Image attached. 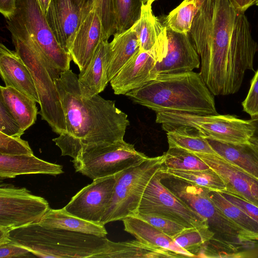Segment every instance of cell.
<instances>
[{"mask_svg": "<svg viewBox=\"0 0 258 258\" xmlns=\"http://www.w3.org/2000/svg\"><path fill=\"white\" fill-rule=\"evenodd\" d=\"M201 61L200 72L215 96L237 92L247 70L254 71L258 45L244 12H237L231 0H214L211 29L189 37Z\"/></svg>", "mask_w": 258, "mask_h": 258, "instance_id": "cell-1", "label": "cell"}, {"mask_svg": "<svg viewBox=\"0 0 258 258\" xmlns=\"http://www.w3.org/2000/svg\"><path fill=\"white\" fill-rule=\"evenodd\" d=\"M55 83L66 130L52 141L60 149L61 156L74 159L87 150L123 140L130 121L114 101L99 94L84 97L78 76L70 69L62 72Z\"/></svg>", "mask_w": 258, "mask_h": 258, "instance_id": "cell-2", "label": "cell"}, {"mask_svg": "<svg viewBox=\"0 0 258 258\" xmlns=\"http://www.w3.org/2000/svg\"><path fill=\"white\" fill-rule=\"evenodd\" d=\"M125 95L134 103L156 113L179 111L200 115L218 114L214 95L200 73L194 71L158 75Z\"/></svg>", "mask_w": 258, "mask_h": 258, "instance_id": "cell-3", "label": "cell"}, {"mask_svg": "<svg viewBox=\"0 0 258 258\" xmlns=\"http://www.w3.org/2000/svg\"><path fill=\"white\" fill-rule=\"evenodd\" d=\"M10 238L37 257L55 258H97L104 251L107 239L39 224L12 230Z\"/></svg>", "mask_w": 258, "mask_h": 258, "instance_id": "cell-4", "label": "cell"}, {"mask_svg": "<svg viewBox=\"0 0 258 258\" xmlns=\"http://www.w3.org/2000/svg\"><path fill=\"white\" fill-rule=\"evenodd\" d=\"M163 183L207 221L214 233L213 241L229 249L238 251L258 238L242 230L229 219L211 200L210 189L165 172Z\"/></svg>", "mask_w": 258, "mask_h": 258, "instance_id": "cell-5", "label": "cell"}, {"mask_svg": "<svg viewBox=\"0 0 258 258\" xmlns=\"http://www.w3.org/2000/svg\"><path fill=\"white\" fill-rule=\"evenodd\" d=\"M15 51L28 67L39 99L41 119L58 135L66 130L65 117L55 81L61 72L54 67L29 38L11 34Z\"/></svg>", "mask_w": 258, "mask_h": 258, "instance_id": "cell-6", "label": "cell"}, {"mask_svg": "<svg viewBox=\"0 0 258 258\" xmlns=\"http://www.w3.org/2000/svg\"><path fill=\"white\" fill-rule=\"evenodd\" d=\"M156 122L166 132L179 126L192 127L206 139L239 144L248 143L255 131L250 120L229 114L200 115L179 111L156 113Z\"/></svg>", "mask_w": 258, "mask_h": 258, "instance_id": "cell-7", "label": "cell"}, {"mask_svg": "<svg viewBox=\"0 0 258 258\" xmlns=\"http://www.w3.org/2000/svg\"><path fill=\"white\" fill-rule=\"evenodd\" d=\"M6 22L11 34L29 38L59 71L70 70L71 54L57 42L37 0H18L14 14Z\"/></svg>", "mask_w": 258, "mask_h": 258, "instance_id": "cell-8", "label": "cell"}, {"mask_svg": "<svg viewBox=\"0 0 258 258\" xmlns=\"http://www.w3.org/2000/svg\"><path fill=\"white\" fill-rule=\"evenodd\" d=\"M163 155L148 157L140 164L117 174L112 196L100 224L136 216L142 198L153 176L163 166Z\"/></svg>", "mask_w": 258, "mask_h": 258, "instance_id": "cell-9", "label": "cell"}, {"mask_svg": "<svg viewBox=\"0 0 258 258\" xmlns=\"http://www.w3.org/2000/svg\"><path fill=\"white\" fill-rule=\"evenodd\" d=\"M148 157L123 140L80 154L72 162L76 171L93 180L116 175L136 166Z\"/></svg>", "mask_w": 258, "mask_h": 258, "instance_id": "cell-10", "label": "cell"}, {"mask_svg": "<svg viewBox=\"0 0 258 258\" xmlns=\"http://www.w3.org/2000/svg\"><path fill=\"white\" fill-rule=\"evenodd\" d=\"M165 170L163 166L150 180L141 200L138 213L163 217L187 229L209 227L206 219L163 183Z\"/></svg>", "mask_w": 258, "mask_h": 258, "instance_id": "cell-11", "label": "cell"}, {"mask_svg": "<svg viewBox=\"0 0 258 258\" xmlns=\"http://www.w3.org/2000/svg\"><path fill=\"white\" fill-rule=\"evenodd\" d=\"M48 202L25 187L1 184L0 228L12 230L38 224L49 210Z\"/></svg>", "mask_w": 258, "mask_h": 258, "instance_id": "cell-12", "label": "cell"}, {"mask_svg": "<svg viewBox=\"0 0 258 258\" xmlns=\"http://www.w3.org/2000/svg\"><path fill=\"white\" fill-rule=\"evenodd\" d=\"M166 42L164 26L163 32L153 47L147 51L139 50L110 81L114 93L125 95L155 79V65L165 56Z\"/></svg>", "mask_w": 258, "mask_h": 258, "instance_id": "cell-13", "label": "cell"}, {"mask_svg": "<svg viewBox=\"0 0 258 258\" xmlns=\"http://www.w3.org/2000/svg\"><path fill=\"white\" fill-rule=\"evenodd\" d=\"M116 177L117 174L93 180L73 196L64 209L71 215L101 224L112 196Z\"/></svg>", "mask_w": 258, "mask_h": 258, "instance_id": "cell-14", "label": "cell"}, {"mask_svg": "<svg viewBox=\"0 0 258 258\" xmlns=\"http://www.w3.org/2000/svg\"><path fill=\"white\" fill-rule=\"evenodd\" d=\"M78 0H51L45 14L57 42L67 52L82 19L90 12Z\"/></svg>", "mask_w": 258, "mask_h": 258, "instance_id": "cell-15", "label": "cell"}, {"mask_svg": "<svg viewBox=\"0 0 258 258\" xmlns=\"http://www.w3.org/2000/svg\"><path fill=\"white\" fill-rule=\"evenodd\" d=\"M167 42L165 56L155 67L156 77L193 71L201 65L200 56L188 34L175 32L165 27Z\"/></svg>", "mask_w": 258, "mask_h": 258, "instance_id": "cell-16", "label": "cell"}, {"mask_svg": "<svg viewBox=\"0 0 258 258\" xmlns=\"http://www.w3.org/2000/svg\"><path fill=\"white\" fill-rule=\"evenodd\" d=\"M195 154L220 176L226 186L225 191L235 194L258 207L257 179L220 155Z\"/></svg>", "mask_w": 258, "mask_h": 258, "instance_id": "cell-17", "label": "cell"}, {"mask_svg": "<svg viewBox=\"0 0 258 258\" xmlns=\"http://www.w3.org/2000/svg\"><path fill=\"white\" fill-rule=\"evenodd\" d=\"M103 40L100 19L95 8L82 19L70 50L72 59L80 72L86 68Z\"/></svg>", "mask_w": 258, "mask_h": 258, "instance_id": "cell-18", "label": "cell"}, {"mask_svg": "<svg viewBox=\"0 0 258 258\" xmlns=\"http://www.w3.org/2000/svg\"><path fill=\"white\" fill-rule=\"evenodd\" d=\"M0 74L5 86L14 88L39 103L31 74L16 51L0 44Z\"/></svg>", "mask_w": 258, "mask_h": 258, "instance_id": "cell-19", "label": "cell"}, {"mask_svg": "<svg viewBox=\"0 0 258 258\" xmlns=\"http://www.w3.org/2000/svg\"><path fill=\"white\" fill-rule=\"evenodd\" d=\"M110 52L108 40H102L90 62L78 75L82 94L91 98L105 89L108 83L107 71Z\"/></svg>", "mask_w": 258, "mask_h": 258, "instance_id": "cell-20", "label": "cell"}, {"mask_svg": "<svg viewBox=\"0 0 258 258\" xmlns=\"http://www.w3.org/2000/svg\"><path fill=\"white\" fill-rule=\"evenodd\" d=\"M61 165L40 159L34 155H7L0 154V178H14L25 174L63 173Z\"/></svg>", "mask_w": 258, "mask_h": 258, "instance_id": "cell-21", "label": "cell"}, {"mask_svg": "<svg viewBox=\"0 0 258 258\" xmlns=\"http://www.w3.org/2000/svg\"><path fill=\"white\" fill-rule=\"evenodd\" d=\"M102 258H179L186 256L136 240L113 242L107 239Z\"/></svg>", "mask_w": 258, "mask_h": 258, "instance_id": "cell-22", "label": "cell"}, {"mask_svg": "<svg viewBox=\"0 0 258 258\" xmlns=\"http://www.w3.org/2000/svg\"><path fill=\"white\" fill-rule=\"evenodd\" d=\"M124 230L136 239L158 247L168 249L187 257L194 255L180 247L170 237L147 222L136 216H129L122 220Z\"/></svg>", "mask_w": 258, "mask_h": 258, "instance_id": "cell-23", "label": "cell"}, {"mask_svg": "<svg viewBox=\"0 0 258 258\" xmlns=\"http://www.w3.org/2000/svg\"><path fill=\"white\" fill-rule=\"evenodd\" d=\"M215 152L258 180V147L250 142L232 144L207 139Z\"/></svg>", "mask_w": 258, "mask_h": 258, "instance_id": "cell-24", "label": "cell"}, {"mask_svg": "<svg viewBox=\"0 0 258 258\" xmlns=\"http://www.w3.org/2000/svg\"><path fill=\"white\" fill-rule=\"evenodd\" d=\"M109 47L107 71L109 82L140 50L138 38L133 28L121 33H114L112 40L109 42Z\"/></svg>", "mask_w": 258, "mask_h": 258, "instance_id": "cell-25", "label": "cell"}, {"mask_svg": "<svg viewBox=\"0 0 258 258\" xmlns=\"http://www.w3.org/2000/svg\"><path fill=\"white\" fill-rule=\"evenodd\" d=\"M0 92V99L24 132L35 123L38 113L36 101L12 87L1 86Z\"/></svg>", "mask_w": 258, "mask_h": 258, "instance_id": "cell-26", "label": "cell"}, {"mask_svg": "<svg viewBox=\"0 0 258 258\" xmlns=\"http://www.w3.org/2000/svg\"><path fill=\"white\" fill-rule=\"evenodd\" d=\"M38 224L43 226L90 234L100 237H106L107 234L104 225L71 215L64 208L60 209L50 208Z\"/></svg>", "mask_w": 258, "mask_h": 258, "instance_id": "cell-27", "label": "cell"}, {"mask_svg": "<svg viewBox=\"0 0 258 258\" xmlns=\"http://www.w3.org/2000/svg\"><path fill=\"white\" fill-rule=\"evenodd\" d=\"M169 148H178L194 153L218 155L208 140L192 127L179 126L166 132Z\"/></svg>", "mask_w": 258, "mask_h": 258, "instance_id": "cell-28", "label": "cell"}, {"mask_svg": "<svg viewBox=\"0 0 258 258\" xmlns=\"http://www.w3.org/2000/svg\"><path fill=\"white\" fill-rule=\"evenodd\" d=\"M152 3L143 4L140 18L132 26L137 35L141 51L151 49L164 29L163 24L153 14Z\"/></svg>", "mask_w": 258, "mask_h": 258, "instance_id": "cell-29", "label": "cell"}, {"mask_svg": "<svg viewBox=\"0 0 258 258\" xmlns=\"http://www.w3.org/2000/svg\"><path fill=\"white\" fill-rule=\"evenodd\" d=\"M205 0H184L166 16L163 25L180 33L188 34L194 17Z\"/></svg>", "mask_w": 258, "mask_h": 258, "instance_id": "cell-30", "label": "cell"}, {"mask_svg": "<svg viewBox=\"0 0 258 258\" xmlns=\"http://www.w3.org/2000/svg\"><path fill=\"white\" fill-rule=\"evenodd\" d=\"M208 195L223 214L245 231L258 238V223L225 199L219 191L209 190Z\"/></svg>", "mask_w": 258, "mask_h": 258, "instance_id": "cell-31", "label": "cell"}, {"mask_svg": "<svg viewBox=\"0 0 258 258\" xmlns=\"http://www.w3.org/2000/svg\"><path fill=\"white\" fill-rule=\"evenodd\" d=\"M166 169L185 171L203 170L209 166L195 153L178 148H169L163 154Z\"/></svg>", "mask_w": 258, "mask_h": 258, "instance_id": "cell-32", "label": "cell"}, {"mask_svg": "<svg viewBox=\"0 0 258 258\" xmlns=\"http://www.w3.org/2000/svg\"><path fill=\"white\" fill-rule=\"evenodd\" d=\"M172 176L192 182L211 190L224 191L226 186L220 176L212 169L203 170L185 171L165 169Z\"/></svg>", "mask_w": 258, "mask_h": 258, "instance_id": "cell-33", "label": "cell"}, {"mask_svg": "<svg viewBox=\"0 0 258 258\" xmlns=\"http://www.w3.org/2000/svg\"><path fill=\"white\" fill-rule=\"evenodd\" d=\"M116 32L121 33L131 28L140 17L143 3L141 0H113Z\"/></svg>", "mask_w": 258, "mask_h": 258, "instance_id": "cell-34", "label": "cell"}, {"mask_svg": "<svg viewBox=\"0 0 258 258\" xmlns=\"http://www.w3.org/2000/svg\"><path fill=\"white\" fill-rule=\"evenodd\" d=\"M214 237L208 227L185 229L173 238L183 249L197 257L203 246Z\"/></svg>", "mask_w": 258, "mask_h": 258, "instance_id": "cell-35", "label": "cell"}, {"mask_svg": "<svg viewBox=\"0 0 258 258\" xmlns=\"http://www.w3.org/2000/svg\"><path fill=\"white\" fill-rule=\"evenodd\" d=\"M0 154L7 155H32L33 152L27 141L21 137L8 136L0 132Z\"/></svg>", "mask_w": 258, "mask_h": 258, "instance_id": "cell-36", "label": "cell"}, {"mask_svg": "<svg viewBox=\"0 0 258 258\" xmlns=\"http://www.w3.org/2000/svg\"><path fill=\"white\" fill-rule=\"evenodd\" d=\"M134 216L147 222L172 239L187 229L176 222L159 216L138 213Z\"/></svg>", "mask_w": 258, "mask_h": 258, "instance_id": "cell-37", "label": "cell"}, {"mask_svg": "<svg viewBox=\"0 0 258 258\" xmlns=\"http://www.w3.org/2000/svg\"><path fill=\"white\" fill-rule=\"evenodd\" d=\"M0 132L13 137H21L24 133L19 123L1 99Z\"/></svg>", "mask_w": 258, "mask_h": 258, "instance_id": "cell-38", "label": "cell"}, {"mask_svg": "<svg viewBox=\"0 0 258 258\" xmlns=\"http://www.w3.org/2000/svg\"><path fill=\"white\" fill-rule=\"evenodd\" d=\"M242 105L243 111L251 118L258 117V69L251 80L247 95Z\"/></svg>", "mask_w": 258, "mask_h": 258, "instance_id": "cell-39", "label": "cell"}, {"mask_svg": "<svg viewBox=\"0 0 258 258\" xmlns=\"http://www.w3.org/2000/svg\"><path fill=\"white\" fill-rule=\"evenodd\" d=\"M220 192L225 199L258 223V207L257 206L228 191H224Z\"/></svg>", "mask_w": 258, "mask_h": 258, "instance_id": "cell-40", "label": "cell"}, {"mask_svg": "<svg viewBox=\"0 0 258 258\" xmlns=\"http://www.w3.org/2000/svg\"><path fill=\"white\" fill-rule=\"evenodd\" d=\"M36 256L28 249L11 241L0 245L1 258H29Z\"/></svg>", "mask_w": 258, "mask_h": 258, "instance_id": "cell-41", "label": "cell"}, {"mask_svg": "<svg viewBox=\"0 0 258 258\" xmlns=\"http://www.w3.org/2000/svg\"><path fill=\"white\" fill-rule=\"evenodd\" d=\"M18 0H0V12L6 19H9L15 13Z\"/></svg>", "mask_w": 258, "mask_h": 258, "instance_id": "cell-42", "label": "cell"}, {"mask_svg": "<svg viewBox=\"0 0 258 258\" xmlns=\"http://www.w3.org/2000/svg\"><path fill=\"white\" fill-rule=\"evenodd\" d=\"M237 11L245 12L249 7L255 5V0H231Z\"/></svg>", "mask_w": 258, "mask_h": 258, "instance_id": "cell-43", "label": "cell"}, {"mask_svg": "<svg viewBox=\"0 0 258 258\" xmlns=\"http://www.w3.org/2000/svg\"><path fill=\"white\" fill-rule=\"evenodd\" d=\"M250 120L255 126V131L250 142L258 147V117L252 118Z\"/></svg>", "mask_w": 258, "mask_h": 258, "instance_id": "cell-44", "label": "cell"}, {"mask_svg": "<svg viewBox=\"0 0 258 258\" xmlns=\"http://www.w3.org/2000/svg\"><path fill=\"white\" fill-rule=\"evenodd\" d=\"M51 0H37L41 9L45 15Z\"/></svg>", "mask_w": 258, "mask_h": 258, "instance_id": "cell-45", "label": "cell"}, {"mask_svg": "<svg viewBox=\"0 0 258 258\" xmlns=\"http://www.w3.org/2000/svg\"><path fill=\"white\" fill-rule=\"evenodd\" d=\"M88 9L91 10L93 8L94 0H78Z\"/></svg>", "mask_w": 258, "mask_h": 258, "instance_id": "cell-46", "label": "cell"}, {"mask_svg": "<svg viewBox=\"0 0 258 258\" xmlns=\"http://www.w3.org/2000/svg\"><path fill=\"white\" fill-rule=\"evenodd\" d=\"M141 1L143 3V4H145V3H147L149 2L153 3L154 1H157V0H141Z\"/></svg>", "mask_w": 258, "mask_h": 258, "instance_id": "cell-47", "label": "cell"}, {"mask_svg": "<svg viewBox=\"0 0 258 258\" xmlns=\"http://www.w3.org/2000/svg\"><path fill=\"white\" fill-rule=\"evenodd\" d=\"M255 5L258 6V0H255Z\"/></svg>", "mask_w": 258, "mask_h": 258, "instance_id": "cell-48", "label": "cell"}]
</instances>
